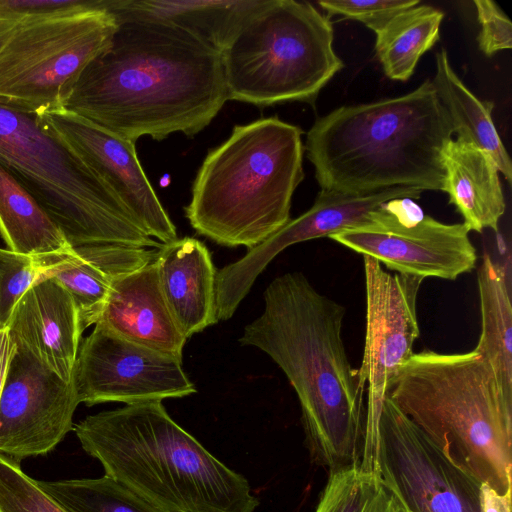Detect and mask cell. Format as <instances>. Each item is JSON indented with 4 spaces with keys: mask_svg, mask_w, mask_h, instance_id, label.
<instances>
[{
    "mask_svg": "<svg viewBox=\"0 0 512 512\" xmlns=\"http://www.w3.org/2000/svg\"><path fill=\"white\" fill-rule=\"evenodd\" d=\"M109 45L84 69L64 105L131 141L206 128L227 99L219 50L169 21L112 13Z\"/></svg>",
    "mask_w": 512,
    "mask_h": 512,
    "instance_id": "6da1fadb",
    "label": "cell"
},
{
    "mask_svg": "<svg viewBox=\"0 0 512 512\" xmlns=\"http://www.w3.org/2000/svg\"><path fill=\"white\" fill-rule=\"evenodd\" d=\"M346 309L300 272L276 277L262 314L238 342L266 353L284 372L301 407L306 444L328 472L361 462L366 405L342 338Z\"/></svg>",
    "mask_w": 512,
    "mask_h": 512,
    "instance_id": "7a4b0ae2",
    "label": "cell"
},
{
    "mask_svg": "<svg viewBox=\"0 0 512 512\" xmlns=\"http://www.w3.org/2000/svg\"><path fill=\"white\" fill-rule=\"evenodd\" d=\"M453 127L431 80L317 119L304 150L322 190L364 194L392 187L443 191Z\"/></svg>",
    "mask_w": 512,
    "mask_h": 512,
    "instance_id": "3957f363",
    "label": "cell"
},
{
    "mask_svg": "<svg viewBox=\"0 0 512 512\" xmlns=\"http://www.w3.org/2000/svg\"><path fill=\"white\" fill-rule=\"evenodd\" d=\"M105 476L165 512H254L246 478L177 424L162 401L125 405L74 425Z\"/></svg>",
    "mask_w": 512,
    "mask_h": 512,
    "instance_id": "277c9868",
    "label": "cell"
},
{
    "mask_svg": "<svg viewBox=\"0 0 512 512\" xmlns=\"http://www.w3.org/2000/svg\"><path fill=\"white\" fill-rule=\"evenodd\" d=\"M387 396L456 466L512 489V400L478 352L413 353Z\"/></svg>",
    "mask_w": 512,
    "mask_h": 512,
    "instance_id": "5b68a950",
    "label": "cell"
},
{
    "mask_svg": "<svg viewBox=\"0 0 512 512\" xmlns=\"http://www.w3.org/2000/svg\"><path fill=\"white\" fill-rule=\"evenodd\" d=\"M302 134L277 116L236 125L197 171L184 209L193 229L219 245L251 249L282 228L304 179Z\"/></svg>",
    "mask_w": 512,
    "mask_h": 512,
    "instance_id": "8992f818",
    "label": "cell"
},
{
    "mask_svg": "<svg viewBox=\"0 0 512 512\" xmlns=\"http://www.w3.org/2000/svg\"><path fill=\"white\" fill-rule=\"evenodd\" d=\"M0 164L34 197L76 255L98 262L112 245L158 249L113 190L36 115L0 102Z\"/></svg>",
    "mask_w": 512,
    "mask_h": 512,
    "instance_id": "52a82bcc",
    "label": "cell"
},
{
    "mask_svg": "<svg viewBox=\"0 0 512 512\" xmlns=\"http://www.w3.org/2000/svg\"><path fill=\"white\" fill-rule=\"evenodd\" d=\"M329 16L311 3L256 0L221 51L227 99L312 103L343 67Z\"/></svg>",
    "mask_w": 512,
    "mask_h": 512,
    "instance_id": "ba28073f",
    "label": "cell"
},
{
    "mask_svg": "<svg viewBox=\"0 0 512 512\" xmlns=\"http://www.w3.org/2000/svg\"><path fill=\"white\" fill-rule=\"evenodd\" d=\"M116 28L105 8L22 18L0 51V102L35 115L63 109Z\"/></svg>",
    "mask_w": 512,
    "mask_h": 512,
    "instance_id": "9c48e42d",
    "label": "cell"
},
{
    "mask_svg": "<svg viewBox=\"0 0 512 512\" xmlns=\"http://www.w3.org/2000/svg\"><path fill=\"white\" fill-rule=\"evenodd\" d=\"M360 464L377 470L405 512H482V483L452 463L388 396Z\"/></svg>",
    "mask_w": 512,
    "mask_h": 512,
    "instance_id": "30bf717a",
    "label": "cell"
},
{
    "mask_svg": "<svg viewBox=\"0 0 512 512\" xmlns=\"http://www.w3.org/2000/svg\"><path fill=\"white\" fill-rule=\"evenodd\" d=\"M469 232L463 223L425 215L411 198H396L382 205L373 222L329 238L398 274L455 280L477 262Z\"/></svg>",
    "mask_w": 512,
    "mask_h": 512,
    "instance_id": "8fae6325",
    "label": "cell"
},
{
    "mask_svg": "<svg viewBox=\"0 0 512 512\" xmlns=\"http://www.w3.org/2000/svg\"><path fill=\"white\" fill-rule=\"evenodd\" d=\"M366 330L357 377L368 391L364 452L373 443L380 411L399 370L412 356L420 334L416 303L423 279L391 274L373 258L363 256Z\"/></svg>",
    "mask_w": 512,
    "mask_h": 512,
    "instance_id": "7c38bea8",
    "label": "cell"
},
{
    "mask_svg": "<svg viewBox=\"0 0 512 512\" xmlns=\"http://www.w3.org/2000/svg\"><path fill=\"white\" fill-rule=\"evenodd\" d=\"M71 383L87 406L162 401L196 392L182 360L131 342L100 323L81 341Z\"/></svg>",
    "mask_w": 512,
    "mask_h": 512,
    "instance_id": "4fadbf2b",
    "label": "cell"
},
{
    "mask_svg": "<svg viewBox=\"0 0 512 512\" xmlns=\"http://www.w3.org/2000/svg\"><path fill=\"white\" fill-rule=\"evenodd\" d=\"M421 190L392 187L364 194L322 190L309 210L290 219L239 260L217 272L215 299L218 320H228L249 293L257 277L287 247L374 221L382 205L396 198L418 199Z\"/></svg>",
    "mask_w": 512,
    "mask_h": 512,
    "instance_id": "5bb4252c",
    "label": "cell"
},
{
    "mask_svg": "<svg viewBox=\"0 0 512 512\" xmlns=\"http://www.w3.org/2000/svg\"><path fill=\"white\" fill-rule=\"evenodd\" d=\"M79 404L72 383L16 348L0 398V454L18 463L48 454L73 430Z\"/></svg>",
    "mask_w": 512,
    "mask_h": 512,
    "instance_id": "9a60e30c",
    "label": "cell"
},
{
    "mask_svg": "<svg viewBox=\"0 0 512 512\" xmlns=\"http://www.w3.org/2000/svg\"><path fill=\"white\" fill-rule=\"evenodd\" d=\"M36 120L113 190L150 237L161 244L177 239L176 227L137 157L136 142L65 109L37 114Z\"/></svg>",
    "mask_w": 512,
    "mask_h": 512,
    "instance_id": "2e32d148",
    "label": "cell"
},
{
    "mask_svg": "<svg viewBox=\"0 0 512 512\" xmlns=\"http://www.w3.org/2000/svg\"><path fill=\"white\" fill-rule=\"evenodd\" d=\"M16 345L48 371L71 383L83 328L77 307L54 278L31 287L7 324Z\"/></svg>",
    "mask_w": 512,
    "mask_h": 512,
    "instance_id": "e0dca14e",
    "label": "cell"
},
{
    "mask_svg": "<svg viewBox=\"0 0 512 512\" xmlns=\"http://www.w3.org/2000/svg\"><path fill=\"white\" fill-rule=\"evenodd\" d=\"M153 261L113 283L96 323L131 342L182 360L188 339L165 302Z\"/></svg>",
    "mask_w": 512,
    "mask_h": 512,
    "instance_id": "ac0fdd59",
    "label": "cell"
},
{
    "mask_svg": "<svg viewBox=\"0 0 512 512\" xmlns=\"http://www.w3.org/2000/svg\"><path fill=\"white\" fill-rule=\"evenodd\" d=\"M153 262L165 302L187 339L218 322L217 270L201 241L184 237L162 244Z\"/></svg>",
    "mask_w": 512,
    "mask_h": 512,
    "instance_id": "d6986e66",
    "label": "cell"
},
{
    "mask_svg": "<svg viewBox=\"0 0 512 512\" xmlns=\"http://www.w3.org/2000/svg\"><path fill=\"white\" fill-rule=\"evenodd\" d=\"M445 184L469 231L498 230L506 204L492 157L474 144L451 140L444 153Z\"/></svg>",
    "mask_w": 512,
    "mask_h": 512,
    "instance_id": "ffe728a7",
    "label": "cell"
},
{
    "mask_svg": "<svg viewBox=\"0 0 512 512\" xmlns=\"http://www.w3.org/2000/svg\"><path fill=\"white\" fill-rule=\"evenodd\" d=\"M0 236L16 253L79 258L44 209L1 164Z\"/></svg>",
    "mask_w": 512,
    "mask_h": 512,
    "instance_id": "44dd1931",
    "label": "cell"
},
{
    "mask_svg": "<svg viewBox=\"0 0 512 512\" xmlns=\"http://www.w3.org/2000/svg\"><path fill=\"white\" fill-rule=\"evenodd\" d=\"M457 139L474 144L489 154L499 172L511 183L512 166L492 119L494 104L478 99L450 65L445 49L436 53V73L432 80Z\"/></svg>",
    "mask_w": 512,
    "mask_h": 512,
    "instance_id": "7402d4cb",
    "label": "cell"
},
{
    "mask_svg": "<svg viewBox=\"0 0 512 512\" xmlns=\"http://www.w3.org/2000/svg\"><path fill=\"white\" fill-rule=\"evenodd\" d=\"M481 333L475 351L491 365L512 400V305L505 268L484 253L477 275Z\"/></svg>",
    "mask_w": 512,
    "mask_h": 512,
    "instance_id": "603a6c76",
    "label": "cell"
},
{
    "mask_svg": "<svg viewBox=\"0 0 512 512\" xmlns=\"http://www.w3.org/2000/svg\"><path fill=\"white\" fill-rule=\"evenodd\" d=\"M256 0H108L111 13L124 12L169 21L222 51Z\"/></svg>",
    "mask_w": 512,
    "mask_h": 512,
    "instance_id": "cb8c5ba5",
    "label": "cell"
},
{
    "mask_svg": "<svg viewBox=\"0 0 512 512\" xmlns=\"http://www.w3.org/2000/svg\"><path fill=\"white\" fill-rule=\"evenodd\" d=\"M443 18L441 10L417 4L376 34V54L388 78L406 81L412 76L421 56L438 41Z\"/></svg>",
    "mask_w": 512,
    "mask_h": 512,
    "instance_id": "d4e9b609",
    "label": "cell"
},
{
    "mask_svg": "<svg viewBox=\"0 0 512 512\" xmlns=\"http://www.w3.org/2000/svg\"><path fill=\"white\" fill-rule=\"evenodd\" d=\"M315 512H405L377 470L360 463L329 473Z\"/></svg>",
    "mask_w": 512,
    "mask_h": 512,
    "instance_id": "484cf974",
    "label": "cell"
},
{
    "mask_svg": "<svg viewBox=\"0 0 512 512\" xmlns=\"http://www.w3.org/2000/svg\"><path fill=\"white\" fill-rule=\"evenodd\" d=\"M38 482L67 512H165L105 475Z\"/></svg>",
    "mask_w": 512,
    "mask_h": 512,
    "instance_id": "4316f807",
    "label": "cell"
},
{
    "mask_svg": "<svg viewBox=\"0 0 512 512\" xmlns=\"http://www.w3.org/2000/svg\"><path fill=\"white\" fill-rule=\"evenodd\" d=\"M128 273L75 258L60 265L50 278L58 281L70 294L85 330L98 321L113 283Z\"/></svg>",
    "mask_w": 512,
    "mask_h": 512,
    "instance_id": "83f0119b",
    "label": "cell"
},
{
    "mask_svg": "<svg viewBox=\"0 0 512 512\" xmlns=\"http://www.w3.org/2000/svg\"><path fill=\"white\" fill-rule=\"evenodd\" d=\"M71 259L75 258L32 256L0 248V329L7 327L14 306L31 287Z\"/></svg>",
    "mask_w": 512,
    "mask_h": 512,
    "instance_id": "f1b7e54d",
    "label": "cell"
},
{
    "mask_svg": "<svg viewBox=\"0 0 512 512\" xmlns=\"http://www.w3.org/2000/svg\"><path fill=\"white\" fill-rule=\"evenodd\" d=\"M0 512H67L20 463L0 454Z\"/></svg>",
    "mask_w": 512,
    "mask_h": 512,
    "instance_id": "f546056e",
    "label": "cell"
},
{
    "mask_svg": "<svg viewBox=\"0 0 512 512\" xmlns=\"http://www.w3.org/2000/svg\"><path fill=\"white\" fill-rule=\"evenodd\" d=\"M419 4V0H320L318 5L329 15L357 20L375 34L399 12Z\"/></svg>",
    "mask_w": 512,
    "mask_h": 512,
    "instance_id": "4dcf8cb0",
    "label": "cell"
},
{
    "mask_svg": "<svg viewBox=\"0 0 512 512\" xmlns=\"http://www.w3.org/2000/svg\"><path fill=\"white\" fill-rule=\"evenodd\" d=\"M480 32L479 49L486 55L512 48V24L508 16L491 0H475Z\"/></svg>",
    "mask_w": 512,
    "mask_h": 512,
    "instance_id": "1f68e13d",
    "label": "cell"
},
{
    "mask_svg": "<svg viewBox=\"0 0 512 512\" xmlns=\"http://www.w3.org/2000/svg\"><path fill=\"white\" fill-rule=\"evenodd\" d=\"M105 8L106 0H0V18L69 14Z\"/></svg>",
    "mask_w": 512,
    "mask_h": 512,
    "instance_id": "d6a6232c",
    "label": "cell"
},
{
    "mask_svg": "<svg viewBox=\"0 0 512 512\" xmlns=\"http://www.w3.org/2000/svg\"><path fill=\"white\" fill-rule=\"evenodd\" d=\"M482 512H511V490L499 494L486 484L481 485Z\"/></svg>",
    "mask_w": 512,
    "mask_h": 512,
    "instance_id": "836d02e7",
    "label": "cell"
},
{
    "mask_svg": "<svg viewBox=\"0 0 512 512\" xmlns=\"http://www.w3.org/2000/svg\"><path fill=\"white\" fill-rule=\"evenodd\" d=\"M15 351L16 345L8 328L0 329V398L6 383L10 362Z\"/></svg>",
    "mask_w": 512,
    "mask_h": 512,
    "instance_id": "e575fe53",
    "label": "cell"
},
{
    "mask_svg": "<svg viewBox=\"0 0 512 512\" xmlns=\"http://www.w3.org/2000/svg\"><path fill=\"white\" fill-rule=\"evenodd\" d=\"M21 19L0 18V51L13 34Z\"/></svg>",
    "mask_w": 512,
    "mask_h": 512,
    "instance_id": "d590c367",
    "label": "cell"
}]
</instances>
